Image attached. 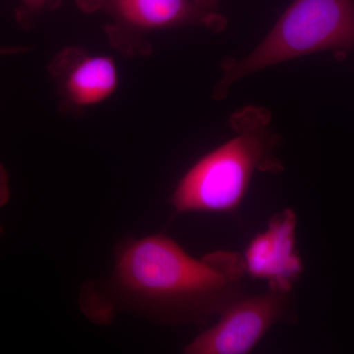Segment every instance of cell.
Instances as JSON below:
<instances>
[{
	"label": "cell",
	"instance_id": "1",
	"mask_svg": "<svg viewBox=\"0 0 354 354\" xmlns=\"http://www.w3.org/2000/svg\"><path fill=\"white\" fill-rule=\"evenodd\" d=\"M243 255L216 250L192 257L164 234L125 239L113 271L81 286L78 304L97 325L132 313L162 325L207 326L248 295Z\"/></svg>",
	"mask_w": 354,
	"mask_h": 354
},
{
	"label": "cell",
	"instance_id": "2",
	"mask_svg": "<svg viewBox=\"0 0 354 354\" xmlns=\"http://www.w3.org/2000/svg\"><path fill=\"white\" fill-rule=\"evenodd\" d=\"M271 115L249 108L235 114V135L199 158L177 183L169 204L176 213H232L243 202L256 171L279 172L274 155L281 137L270 129Z\"/></svg>",
	"mask_w": 354,
	"mask_h": 354
},
{
	"label": "cell",
	"instance_id": "3",
	"mask_svg": "<svg viewBox=\"0 0 354 354\" xmlns=\"http://www.w3.org/2000/svg\"><path fill=\"white\" fill-rule=\"evenodd\" d=\"M353 48L354 0H295L250 55L223 64L214 99H223L239 79L272 65L320 51Z\"/></svg>",
	"mask_w": 354,
	"mask_h": 354
},
{
	"label": "cell",
	"instance_id": "4",
	"mask_svg": "<svg viewBox=\"0 0 354 354\" xmlns=\"http://www.w3.org/2000/svg\"><path fill=\"white\" fill-rule=\"evenodd\" d=\"M87 13H102L109 19L106 36L127 57H147L152 48L145 36L160 30L202 25L218 32L227 22L218 12L202 10L192 0H76Z\"/></svg>",
	"mask_w": 354,
	"mask_h": 354
},
{
	"label": "cell",
	"instance_id": "5",
	"mask_svg": "<svg viewBox=\"0 0 354 354\" xmlns=\"http://www.w3.org/2000/svg\"><path fill=\"white\" fill-rule=\"evenodd\" d=\"M297 321L295 291L268 288L244 295L228 306L218 321L189 342L186 354H247L277 324Z\"/></svg>",
	"mask_w": 354,
	"mask_h": 354
},
{
	"label": "cell",
	"instance_id": "6",
	"mask_svg": "<svg viewBox=\"0 0 354 354\" xmlns=\"http://www.w3.org/2000/svg\"><path fill=\"white\" fill-rule=\"evenodd\" d=\"M48 71L65 111L80 113L109 99L120 83L113 58L68 46L51 60Z\"/></svg>",
	"mask_w": 354,
	"mask_h": 354
},
{
	"label": "cell",
	"instance_id": "7",
	"mask_svg": "<svg viewBox=\"0 0 354 354\" xmlns=\"http://www.w3.org/2000/svg\"><path fill=\"white\" fill-rule=\"evenodd\" d=\"M297 216L292 209L272 216L265 232L256 234L243 254L247 276L268 288L293 290L304 271L297 248Z\"/></svg>",
	"mask_w": 354,
	"mask_h": 354
},
{
	"label": "cell",
	"instance_id": "8",
	"mask_svg": "<svg viewBox=\"0 0 354 354\" xmlns=\"http://www.w3.org/2000/svg\"><path fill=\"white\" fill-rule=\"evenodd\" d=\"M58 3L59 0H20L19 8L16 11V19L22 27H31L39 15Z\"/></svg>",
	"mask_w": 354,
	"mask_h": 354
},
{
	"label": "cell",
	"instance_id": "9",
	"mask_svg": "<svg viewBox=\"0 0 354 354\" xmlns=\"http://www.w3.org/2000/svg\"><path fill=\"white\" fill-rule=\"evenodd\" d=\"M10 185H9V176L6 167L0 164V209L6 207L10 200ZM3 234V227L0 223V236Z\"/></svg>",
	"mask_w": 354,
	"mask_h": 354
},
{
	"label": "cell",
	"instance_id": "10",
	"mask_svg": "<svg viewBox=\"0 0 354 354\" xmlns=\"http://www.w3.org/2000/svg\"><path fill=\"white\" fill-rule=\"evenodd\" d=\"M195 6L206 12L215 13L218 8V0H192Z\"/></svg>",
	"mask_w": 354,
	"mask_h": 354
},
{
	"label": "cell",
	"instance_id": "11",
	"mask_svg": "<svg viewBox=\"0 0 354 354\" xmlns=\"http://www.w3.org/2000/svg\"><path fill=\"white\" fill-rule=\"evenodd\" d=\"M27 48L23 46H0V57L3 55H17L27 50Z\"/></svg>",
	"mask_w": 354,
	"mask_h": 354
}]
</instances>
